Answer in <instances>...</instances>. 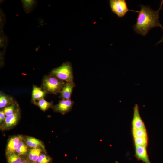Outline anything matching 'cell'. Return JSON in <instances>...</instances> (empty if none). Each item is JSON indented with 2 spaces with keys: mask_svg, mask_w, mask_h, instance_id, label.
I'll return each mask as SVG.
<instances>
[{
  "mask_svg": "<svg viewBox=\"0 0 163 163\" xmlns=\"http://www.w3.org/2000/svg\"><path fill=\"white\" fill-rule=\"evenodd\" d=\"M26 143L29 147L32 148H41L44 149V146L41 142L38 139L31 137H28L26 139Z\"/></svg>",
  "mask_w": 163,
  "mask_h": 163,
  "instance_id": "4fadbf2b",
  "label": "cell"
},
{
  "mask_svg": "<svg viewBox=\"0 0 163 163\" xmlns=\"http://www.w3.org/2000/svg\"><path fill=\"white\" fill-rule=\"evenodd\" d=\"M7 159L8 163H20L23 160L20 155L15 153L7 155Z\"/></svg>",
  "mask_w": 163,
  "mask_h": 163,
  "instance_id": "2e32d148",
  "label": "cell"
},
{
  "mask_svg": "<svg viewBox=\"0 0 163 163\" xmlns=\"http://www.w3.org/2000/svg\"><path fill=\"white\" fill-rule=\"evenodd\" d=\"M132 129H145V124L140 115L139 107L137 104L133 108V114L132 121Z\"/></svg>",
  "mask_w": 163,
  "mask_h": 163,
  "instance_id": "8992f818",
  "label": "cell"
},
{
  "mask_svg": "<svg viewBox=\"0 0 163 163\" xmlns=\"http://www.w3.org/2000/svg\"><path fill=\"white\" fill-rule=\"evenodd\" d=\"M46 93L47 92L44 89L42 90L40 88L34 85L32 91V100L34 102L43 98Z\"/></svg>",
  "mask_w": 163,
  "mask_h": 163,
  "instance_id": "8fae6325",
  "label": "cell"
},
{
  "mask_svg": "<svg viewBox=\"0 0 163 163\" xmlns=\"http://www.w3.org/2000/svg\"><path fill=\"white\" fill-rule=\"evenodd\" d=\"M163 0L161 2L158 10L152 9L149 6L141 5V9L138 11L136 22L133 27L135 32L143 36H145L150 30L159 27L162 29L159 22V12L162 9Z\"/></svg>",
  "mask_w": 163,
  "mask_h": 163,
  "instance_id": "6da1fadb",
  "label": "cell"
},
{
  "mask_svg": "<svg viewBox=\"0 0 163 163\" xmlns=\"http://www.w3.org/2000/svg\"><path fill=\"white\" fill-rule=\"evenodd\" d=\"M52 160V158L50 156L41 153L36 163H50Z\"/></svg>",
  "mask_w": 163,
  "mask_h": 163,
  "instance_id": "44dd1931",
  "label": "cell"
},
{
  "mask_svg": "<svg viewBox=\"0 0 163 163\" xmlns=\"http://www.w3.org/2000/svg\"><path fill=\"white\" fill-rule=\"evenodd\" d=\"M16 104L14 102L10 105L4 108L3 111L6 116H7L13 114L18 109L16 107Z\"/></svg>",
  "mask_w": 163,
  "mask_h": 163,
  "instance_id": "ac0fdd59",
  "label": "cell"
},
{
  "mask_svg": "<svg viewBox=\"0 0 163 163\" xmlns=\"http://www.w3.org/2000/svg\"><path fill=\"white\" fill-rule=\"evenodd\" d=\"M22 136L18 135L9 139L6 147L7 155L15 153L19 143L22 140Z\"/></svg>",
  "mask_w": 163,
  "mask_h": 163,
  "instance_id": "ba28073f",
  "label": "cell"
},
{
  "mask_svg": "<svg viewBox=\"0 0 163 163\" xmlns=\"http://www.w3.org/2000/svg\"><path fill=\"white\" fill-rule=\"evenodd\" d=\"M75 86L74 82H66L60 92L62 99H71L73 89Z\"/></svg>",
  "mask_w": 163,
  "mask_h": 163,
  "instance_id": "30bf717a",
  "label": "cell"
},
{
  "mask_svg": "<svg viewBox=\"0 0 163 163\" xmlns=\"http://www.w3.org/2000/svg\"><path fill=\"white\" fill-rule=\"evenodd\" d=\"M135 145L147 146L148 137H137L134 138Z\"/></svg>",
  "mask_w": 163,
  "mask_h": 163,
  "instance_id": "ffe728a7",
  "label": "cell"
},
{
  "mask_svg": "<svg viewBox=\"0 0 163 163\" xmlns=\"http://www.w3.org/2000/svg\"><path fill=\"white\" fill-rule=\"evenodd\" d=\"M132 134L133 138L137 137H147L146 129H132Z\"/></svg>",
  "mask_w": 163,
  "mask_h": 163,
  "instance_id": "d6986e66",
  "label": "cell"
},
{
  "mask_svg": "<svg viewBox=\"0 0 163 163\" xmlns=\"http://www.w3.org/2000/svg\"><path fill=\"white\" fill-rule=\"evenodd\" d=\"M66 83L50 74L43 78L42 88L47 93L57 94L60 93Z\"/></svg>",
  "mask_w": 163,
  "mask_h": 163,
  "instance_id": "7a4b0ae2",
  "label": "cell"
},
{
  "mask_svg": "<svg viewBox=\"0 0 163 163\" xmlns=\"http://www.w3.org/2000/svg\"><path fill=\"white\" fill-rule=\"evenodd\" d=\"M5 115L2 110H1L0 111V123H2V122L4 121L5 117Z\"/></svg>",
  "mask_w": 163,
  "mask_h": 163,
  "instance_id": "7402d4cb",
  "label": "cell"
},
{
  "mask_svg": "<svg viewBox=\"0 0 163 163\" xmlns=\"http://www.w3.org/2000/svg\"><path fill=\"white\" fill-rule=\"evenodd\" d=\"M20 117V113L18 109L12 114L6 117L3 122L2 128L8 129L12 127L18 123Z\"/></svg>",
  "mask_w": 163,
  "mask_h": 163,
  "instance_id": "52a82bcc",
  "label": "cell"
},
{
  "mask_svg": "<svg viewBox=\"0 0 163 163\" xmlns=\"http://www.w3.org/2000/svg\"><path fill=\"white\" fill-rule=\"evenodd\" d=\"M162 29L163 31V28ZM163 42V36L162 37L161 39L158 42H157V43L156 44V45H157L158 44L161 43Z\"/></svg>",
  "mask_w": 163,
  "mask_h": 163,
  "instance_id": "603a6c76",
  "label": "cell"
},
{
  "mask_svg": "<svg viewBox=\"0 0 163 163\" xmlns=\"http://www.w3.org/2000/svg\"><path fill=\"white\" fill-rule=\"evenodd\" d=\"M146 147L135 145L136 156L138 159L145 163H151L147 154Z\"/></svg>",
  "mask_w": 163,
  "mask_h": 163,
  "instance_id": "9c48e42d",
  "label": "cell"
},
{
  "mask_svg": "<svg viewBox=\"0 0 163 163\" xmlns=\"http://www.w3.org/2000/svg\"><path fill=\"white\" fill-rule=\"evenodd\" d=\"M42 151L40 148H33L30 149L28 155L29 160L32 163H36Z\"/></svg>",
  "mask_w": 163,
  "mask_h": 163,
  "instance_id": "7c38bea8",
  "label": "cell"
},
{
  "mask_svg": "<svg viewBox=\"0 0 163 163\" xmlns=\"http://www.w3.org/2000/svg\"><path fill=\"white\" fill-rule=\"evenodd\" d=\"M109 2L112 11L119 17L125 16L129 11L138 12V11L129 9L125 0H110Z\"/></svg>",
  "mask_w": 163,
  "mask_h": 163,
  "instance_id": "277c9868",
  "label": "cell"
},
{
  "mask_svg": "<svg viewBox=\"0 0 163 163\" xmlns=\"http://www.w3.org/2000/svg\"><path fill=\"white\" fill-rule=\"evenodd\" d=\"M34 103L43 111H45L52 106V102L46 101L44 98H41Z\"/></svg>",
  "mask_w": 163,
  "mask_h": 163,
  "instance_id": "9a60e30c",
  "label": "cell"
},
{
  "mask_svg": "<svg viewBox=\"0 0 163 163\" xmlns=\"http://www.w3.org/2000/svg\"><path fill=\"white\" fill-rule=\"evenodd\" d=\"M27 151V147L25 143L22 141L19 143L15 152L17 154L20 155H26Z\"/></svg>",
  "mask_w": 163,
  "mask_h": 163,
  "instance_id": "e0dca14e",
  "label": "cell"
},
{
  "mask_svg": "<svg viewBox=\"0 0 163 163\" xmlns=\"http://www.w3.org/2000/svg\"><path fill=\"white\" fill-rule=\"evenodd\" d=\"M14 102L11 97L4 94H0V108H2L11 105Z\"/></svg>",
  "mask_w": 163,
  "mask_h": 163,
  "instance_id": "5bb4252c",
  "label": "cell"
},
{
  "mask_svg": "<svg viewBox=\"0 0 163 163\" xmlns=\"http://www.w3.org/2000/svg\"><path fill=\"white\" fill-rule=\"evenodd\" d=\"M74 103L73 101L71 99H62L54 107V110L64 114L71 110Z\"/></svg>",
  "mask_w": 163,
  "mask_h": 163,
  "instance_id": "5b68a950",
  "label": "cell"
},
{
  "mask_svg": "<svg viewBox=\"0 0 163 163\" xmlns=\"http://www.w3.org/2000/svg\"><path fill=\"white\" fill-rule=\"evenodd\" d=\"M20 163H30L29 161H28L23 160H22V161H21V162Z\"/></svg>",
  "mask_w": 163,
  "mask_h": 163,
  "instance_id": "cb8c5ba5",
  "label": "cell"
},
{
  "mask_svg": "<svg viewBox=\"0 0 163 163\" xmlns=\"http://www.w3.org/2000/svg\"><path fill=\"white\" fill-rule=\"evenodd\" d=\"M51 74L66 82L74 81L72 67L69 62L64 63L61 66L53 69Z\"/></svg>",
  "mask_w": 163,
  "mask_h": 163,
  "instance_id": "3957f363",
  "label": "cell"
}]
</instances>
